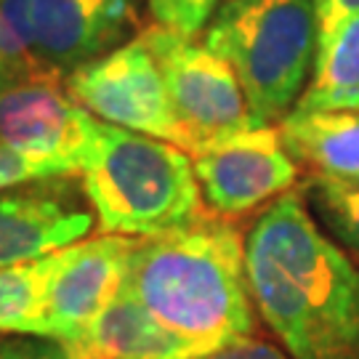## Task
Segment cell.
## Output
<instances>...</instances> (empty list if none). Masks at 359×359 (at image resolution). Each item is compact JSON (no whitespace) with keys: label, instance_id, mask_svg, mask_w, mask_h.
Returning a JSON list of instances; mask_svg holds the SVG:
<instances>
[{"label":"cell","instance_id":"obj_9","mask_svg":"<svg viewBox=\"0 0 359 359\" xmlns=\"http://www.w3.org/2000/svg\"><path fill=\"white\" fill-rule=\"evenodd\" d=\"M75 176L29 181L0 192V269L29 264L86 237L96 213Z\"/></svg>","mask_w":359,"mask_h":359},{"label":"cell","instance_id":"obj_4","mask_svg":"<svg viewBox=\"0 0 359 359\" xmlns=\"http://www.w3.org/2000/svg\"><path fill=\"white\" fill-rule=\"evenodd\" d=\"M237 75L258 126L293 112L306 88L320 22L314 0H224L203 38Z\"/></svg>","mask_w":359,"mask_h":359},{"label":"cell","instance_id":"obj_21","mask_svg":"<svg viewBox=\"0 0 359 359\" xmlns=\"http://www.w3.org/2000/svg\"><path fill=\"white\" fill-rule=\"evenodd\" d=\"M317 22H320V40L330 38L341 25L359 16V0H314Z\"/></svg>","mask_w":359,"mask_h":359},{"label":"cell","instance_id":"obj_10","mask_svg":"<svg viewBox=\"0 0 359 359\" xmlns=\"http://www.w3.org/2000/svg\"><path fill=\"white\" fill-rule=\"evenodd\" d=\"M96 117L62 88V80H29L0 90V144L35 160L80 168Z\"/></svg>","mask_w":359,"mask_h":359},{"label":"cell","instance_id":"obj_18","mask_svg":"<svg viewBox=\"0 0 359 359\" xmlns=\"http://www.w3.org/2000/svg\"><path fill=\"white\" fill-rule=\"evenodd\" d=\"M154 27L181 38H197L213 19L218 0H147Z\"/></svg>","mask_w":359,"mask_h":359},{"label":"cell","instance_id":"obj_3","mask_svg":"<svg viewBox=\"0 0 359 359\" xmlns=\"http://www.w3.org/2000/svg\"><path fill=\"white\" fill-rule=\"evenodd\" d=\"M80 176L102 234L149 240L210 216L192 154L136 130L96 120Z\"/></svg>","mask_w":359,"mask_h":359},{"label":"cell","instance_id":"obj_16","mask_svg":"<svg viewBox=\"0 0 359 359\" xmlns=\"http://www.w3.org/2000/svg\"><path fill=\"white\" fill-rule=\"evenodd\" d=\"M0 77L6 88L29 80H62L40 59L29 0H0Z\"/></svg>","mask_w":359,"mask_h":359},{"label":"cell","instance_id":"obj_5","mask_svg":"<svg viewBox=\"0 0 359 359\" xmlns=\"http://www.w3.org/2000/svg\"><path fill=\"white\" fill-rule=\"evenodd\" d=\"M144 35L163 69L170 112L187 152L194 154L258 128L237 75L205 43L173 35L163 27H147Z\"/></svg>","mask_w":359,"mask_h":359},{"label":"cell","instance_id":"obj_11","mask_svg":"<svg viewBox=\"0 0 359 359\" xmlns=\"http://www.w3.org/2000/svg\"><path fill=\"white\" fill-rule=\"evenodd\" d=\"M29 11L40 59L59 77L126 46L142 27L139 0H29Z\"/></svg>","mask_w":359,"mask_h":359},{"label":"cell","instance_id":"obj_7","mask_svg":"<svg viewBox=\"0 0 359 359\" xmlns=\"http://www.w3.org/2000/svg\"><path fill=\"white\" fill-rule=\"evenodd\" d=\"M194 176L208 210L240 218L271 205L298 184V165L277 126H258L192 154Z\"/></svg>","mask_w":359,"mask_h":359},{"label":"cell","instance_id":"obj_15","mask_svg":"<svg viewBox=\"0 0 359 359\" xmlns=\"http://www.w3.org/2000/svg\"><path fill=\"white\" fill-rule=\"evenodd\" d=\"M51 256L0 269V335H43Z\"/></svg>","mask_w":359,"mask_h":359},{"label":"cell","instance_id":"obj_19","mask_svg":"<svg viewBox=\"0 0 359 359\" xmlns=\"http://www.w3.org/2000/svg\"><path fill=\"white\" fill-rule=\"evenodd\" d=\"M0 359H93L83 348L56 338L19 335L0 344Z\"/></svg>","mask_w":359,"mask_h":359},{"label":"cell","instance_id":"obj_1","mask_svg":"<svg viewBox=\"0 0 359 359\" xmlns=\"http://www.w3.org/2000/svg\"><path fill=\"white\" fill-rule=\"evenodd\" d=\"M261 320L293 359H359V266L317 226L304 189L277 197L245 237Z\"/></svg>","mask_w":359,"mask_h":359},{"label":"cell","instance_id":"obj_2","mask_svg":"<svg viewBox=\"0 0 359 359\" xmlns=\"http://www.w3.org/2000/svg\"><path fill=\"white\" fill-rule=\"evenodd\" d=\"M126 290L200 357L256 330L245 237L231 221L213 213L192 226L136 240L126 266Z\"/></svg>","mask_w":359,"mask_h":359},{"label":"cell","instance_id":"obj_12","mask_svg":"<svg viewBox=\"0 0 359 359\" xmlns=\"http://www.w3.org/2000/svg\"><path fill=\"white\" fill-rule=\"evenodd\" d=\"M93 359H194L200 357L192 344L170 333L152 314L123 290L112 304L88 325V330L72 341Z\"/></svg>","mask_w":359,"mask_h":359},{"label":"cell","instance_id":"obj_8","mask_svg":"<svg viewBox=\"0 0 359 359\" xmlns=\"http://www.w3.org/2000/svg\"><path fill=\"white\" fill-rule=\"evenodd\" d=\"M133 237L102 234L51 253L40 338L72 344L112 304L123 285Z\"/></svg>","mask_w":359,"mask_h":359},{"label":"cell","instance_id":"obj_22","mask_svg":"<svg viewBox=\"0 0 359 359\" xmlns=\"http://www.w3.org/2000/svg\"><path fill=\"white\" fill-rule=\"evenodd\" d=\"M6 88V80H3V77H0V90Z\"/></svg>","mask_w":359,"mask_h":359},{"label":"cell","instance_id":"obj_17","mask_svg":"<svg viewBox=\"0 0 359 359\" xmlns=\"http://www.w3.org/2000/svg\"><path fill=\"white\" fill-rule=\"evenodd\" d=\"M304 197L314 216L325 224L338 245L359 261V184L357 181L309 176Z\"/></svg>","mask_w":359,"mask_h":359},{"label":"cell","instance_id":"obj_13","mask_svg":"<svg viewBox=\"0 0 359 359\" xmlns=\"http://www.w3.org/2000/svg\"><path fill=\"white\" fill-rule=\"evenodd\" d=\"M287 154L309 176L359 184V112L344 109H293L277 123Z\"/></svg>","mask_w":359,"mask_h":359},{"label":"cell","instance_id":"obj_20","mask_svg":"<svg viewBox=\"0 0 359 359\" xmlns=\"http://www.w3.org/2000/svg\"><path fill=\"white\" fill-rule=\"evenodd\" d=\"M194 359H293L287 351L277 348L269 341H258V338H243V341H234L229 346H221L210 354H203V357Z\"/></svg>","mask_w":359,"mask_h":359},{"label":"cell","instance_id":"obj_14","mask_svg":"<svg viewBox=\"0 0 359 359\" xmlns=\"http://www.w3.org/2000/svg\"><path fill=\"white\" fill-rule=\"evenodd\" d=\"M293 109L359 112V16L317 43L314 69Z\"/></svg>","mask_w":359,"mask_h":359},{"label":"cell","instance_id":"obj_6","mask_svg":"<svg viewBox=\"0 0 359 359\" xmlns=\"http://www.w3.org/2000/svg\"><path fill=\"white\" fill-rule=\"evenodd\" d=\"M65 88L102 123L181 147L165 77L144 32L115 51L72 69L65 77Z\"/></svg>","mask_w":359,"mask_h":359}]
</instances>
